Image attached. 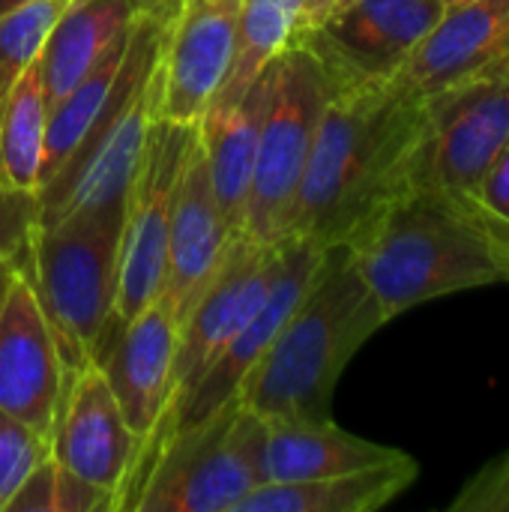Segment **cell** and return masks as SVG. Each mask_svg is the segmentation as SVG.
<instances>
[{"mask_svg":"<svg viewBox=\"0 0 509 512\" xmlns=\"http://www.w3.org/2000/svg\"><path fill=\"white\" fill-rule=\"evenodd\" d=\"M426 102L396 81L330 90L294 198L288 234L342 246L414 189Z\"/></svg>","mask_w":509,"mask_h":512,"instance_id":"1","label":"cell"},{"mask_svg":"<svg viewBox=\"0 0 509 512\" xmlns=\"http://www.w3.org/2000/svg\"><path fill=\"white\" fill-rule=\"evenodd\" d=\"M384 315L509 282V243L468 195L411 189L342 243Z\"/></svg>","mask_w":509,"mask_h":512,"instance_id":"2","label":"cell"},{"mask_svg":"<svg viewBox=\"0 0 509 512\" xmlns=\"http://www.w3.org/2000/svg\"><path fill=\"white\" fill-rule=\"evenodd\" d=\"M387 321L348 249L330 246L309 291L246 375L240 399L261 417H330L345 366Z\"/></svg>","mask_w":509,"mask_h":512,"instance_id":"3","label":"cell"},{"mask_svg":"<svg viewBox=\"0 0 509 512\" xmlns=\"http://www.w3.org/2000/svg\"><path fill=\"white\" fill-rule=\"evenodd\" d=\"M180 0L153 3L138 21L126 69L63 168L36 192V225L123 201L153 123L162 117V42Z\"/></svg>","mask_w":509,"mask_h":512,"instance_id":"4","label":"cell"},{"mask_svg":"<svg viewBox=\"0 0 509 512\" xmlns=\"http://www.w3.org/2000/svg\"><path fill=\"white\" fill-rule=\"evenodd\" d=\"M126 198L30 228L27 246L15 255L30 276L54 327L63 378L99 363L114 333L117 255Z\"/></svg>","mask_w":509,"mask_h":512,"instance_id":"5","label":"cell"},{"mask_svg":"<svg viewBox=\"0 0 509 512\" xmlns=\"http://www.w3.org/2000/svg\"><path fill=\"white\" fill-rule=\"evenodd\" d=\"M264 435V417L240 396L231 399L210 420L141 447L153 450L150 471L138 477L123 510L234 512L267 483Z\"/></svg>","mask_w":509,"mask_h":512,"instance_id":"6","label":"cell"},{"mask_svg":"<svg viewBox=\"0 0 509 512\" xmlns=\"http://www.w3.org/2000/svg\"><path fill=\"white\" fill-rule=\"evenodd\" d=\"M267 78V108L258 129L243 237L261 246H276L288 237L294 198L330 84L306 45L282 51L267 66Z\"/></svg>","mask_w":509,"mask_h":512,"instance_id":"7","label":"cell"},{"mask_svg":"<svg viewBox=\"0 0 509 512\" xmlns=\"http://www.w3.org/2000/svg\"><path fill=\"white\" fill-rule=\"evenodd\" d=\"M198 126L156 120L126 192L120 255H117V297L114 324H126L150 303L162 300L168 270L171 213L180 183V168ZM114 327V330H117Z\"/></svg>","mask_w":509,"mask_h":512,"instance_id":"8","label":"cell"},{"mask_svg":"<svg viewBox=\"0 0 509 512\" xmlns=\"http://www.w3.org/2000/svg\"><path fill=\"white\" fill-rule=\"evenodd\" d=\"M423 102L414 189L471 195L509 144V57Z\"/></svg>","mask_w":509,"mask_h":512,"instance_id":"9","label":"cell"},{"mask_svg":"<svg viewBox=\"0 0 509 512\" xmlns=\"http://www.w3.org/2000/svg\"><path fill=\"white\" fill-rule=\"evenodd\" d=\"M327 249L330 246H321L300 234H288L285 240L276 243V273L264 303L219 351V357L204 369V375L168 408L162 426L144 441V447L210 420L222 405L240 396L246 375L264 357V351L270 348V342L276 339V333L282 330V324L288 321V315L297 309L312 279L318 276Z\"/></svg>","mask_w":509,"mask_h":512,"instance_id":"10","label":"cell"},{"mask_svg":"<svg viewBox=\"0 0 509 512\" xmlns=\"http://www.w3.org/2000/svg\"><path fill=\"white\" fill-rule=\"evenodd\" d=\"M441 12V0H342L300 45L315 54L330 90L381 84L399 75Z\"/></svg>","mask_w":509,"mask_h":512,"instance_id":"11","label":"cell"},{"mask_svg":"<svg viewBox=\"0 0 509 512\" xmlns=\"http://www.w3.org/2000/svg\"><path fill=\"white\" fill-rule=\"evenodd\" d=\"M51 456L81 480L114 495V507L120 510L141 456V441L126 426L99 363H87L63 378Z\"/></svg>","mask_w":509,"mask_h":512,"instance_id":"12","label":"cell"},{"mask_svg":"<svg viewBox=\"0 0 509 512\" xmlns=\"http://www.w3.org/2000/svg\"><path fill=\"white\" fill-rule=\"evenodd\" d=\"M63 396V360L45 306L18 267L0 306V408L51 438Z\"/></svg>","mask_w":509,"mask_h":512,"instance_id":"13","label":"cell"},{"mask_svg":"<svg viewBox=\"0 0 509 512\" xmlns=\"http://www.w3.org/2000/svg\"><path fill=\"white\" fill-rule=\"evenodd\" d=\"M276 273V246H261L246 237L234 240L222 267L177 327L174 396L171 405L204 375L219 351L264 303ZM168 405V408H171Z\"/></svg>","mask_w":509,"mask_h":512,"instance_id":"14","label":"cell"},{"mask_svg":"<svg viewBox=\"0 0 509 512\" xmlns=\"http://www.w3.org/2000/svg\"><path fill=\"white\" fill-rule=\"evenodd\" d=\"M234 51L237 9L216 0H180L159 60L162 120L198 126L231 72Z\"/></svg>","mask_w":509,"mask_h":512,"instance_id":"15","label":"cell"},{"mask_svg":"<svg viewBox=\"0 0 509 512\" xmlns=\"http://www.w3.org/2000/svg\"><path fill=\"white\" fill-rule=\"evenodd\" d=\"M174 354L177 318L165 300H156L120 324L111 333V345L99 357L120 414L141 447L168 414L174 396Z\"/></svg>","mask_w":509,"mask_h":512,"instance_id":"16","label":"cell"},{"mask_svg":"<svg viewBox=\"0 0 509 512\" xmlns=\"http://www.w3.org/2000/svg\"><path fill=\"white\" fill-rule=\"evenodd\" d=\"M234 240L240 237L231 234L219 210L207 174V159L195 132L180 168V183L171 213V237H168V270L162 288V300L177 318V327L186 321V315L192 312V306L198 303V297L222 267Z\"/></svg>","mask_w":509,"mask_h":512,"instance_id":"17","label":"cell"},{"mask_svg":"<svg viewBox=\"0 0 509 512\" xmlns=\"http://www.w3.org/2000/svg\"><path fill=\"white\" fill-rule=\"evenodd\" d=\"M507 57L509 0H471L444 6L393 81L411 96L429 99Z\"/></svg>","mask_w":509,"mask_h":512,"instance_id":"18","label":"cell"},{"mask_svg":"<svg viewBox=\"0 0 509 512\" xmlns=\"http://www.w3.org/2000/svg\"><path fill=\"white\" fill-rule=\"evenodd\" d=\"M267 483H303L372 468L402 450L345 432L330 417H264Z\"/></svg>","mask_w":509,"mask_h":512,"instance_id":"19","label":"cell"},{"mask_svg":"<svg viewBox=\"0 0 509 512\" xmlns=\"http://www.w3.org/2000/svg\"><path fill=\"white\" fill-rule=\"evenodd\" d=\"M267 84L270 78L264 69L240 102L225 108H210L198 123V141L207 159L210 186L234 237H243L258 129L267 108Z\"/></svg>","mask_w":509,"mask_h":512,"instance_id":"20","label":"cell"},{"mask_svg":"<svg viewBox=\"0 0 509 512\" xmlns=\"http://www.w3.org/2000/svg\"><path fill=\"white\" fill-rule=\"evenodd\" d=\"M420 474V465L399 453L390 462L303 483H264L234 512H375L393 504Z\"/></svg>","mask_w":509,"mask_h":512,"instance_id":"21","label":"cell"},{"mask_svg":"<svg viewBox=\"0 0 509 512\" xmlns=\"http://www.w3.org/2000/svg\"><path fill=\"white\" fill-rule=\"evenodd\" d=\"M153 3L159 0H72L39 57V81L48 102L57 105L102 51Z\"/></svg>","mask_w":509,"mask_h":512,"instance_id":"22","label":"cell"},{"mask_svg":"<svg viewBox=\"0 0 509 512\" xmlns=\"http://www.w3.org/2000/svg\"><path fill=\"white\" fill-rule=\"evenodd\" d=\"M303 30H306V0H243L237 9L234 63L210 108H225L240 102L243 93L252 87V81L282 51L300 45Z\"/></svg>","mask_w":509,"mask_h":512,"instance_id":"23","label":"cell"},{"mask_svg":"<svg viewBox=\"0 0 509 512\" xmlns=\"http://www.w3.org/2000/svg\"><path fill=\"white\" fill-rule=\"evenodd\" d=\"M144 15V12H141ZM138 15V18H141ZM135 18V21H138ZM132 36H135V24L120 33L105 51L102 57L81 75V81L57 102L51 105L48 114V135H45V159H42V177H39V189L63 168V162L72 156V150L78 147V141L87 135V129L96 123V117L102 114V108L108 105L129 51H132ZM36 189V192H39Z\"/></svg>","mask_w":509,"mask_h":512,"instance_id":"24","label":"cell"},{"mask_svg":"<svg viewBox=\"0 0 509 512\" xmlns=\"http://www.w3.org/2000/svg\"><path fill=\"white\" fill-rule=\"evenodd\" d=\"M51 102L39 81V63H33L0 96V174L27 195H36L45 159Z\"/></svg>","mask_w":509,"mask_h":512,"instance_id":"25","label":"cell"},{"mask_svg":"<svg viewBox=\"0 0 509 512\" xmlns=\"http://www.w3.org/2000/svg\"><path fill=\"white\" fill-rule=\"evenodd\" d=\"M72 0H24L0 12V96L39 63L42 48Z\"/></svg>","mask_w":509,"mask_h":512,"instance_id":"26","label":"cell"},{"mask_svg":"<svg viewBox=\"0 0 509 512\" xmlns=\"http://www.w3.org/2000/svg\"><path fill=\"white\" fill-rule=\"evenodd\" d=\"M117 510L114 495L81 480L48 456L9 501L6 512H102Z\"/></svg>","mask_w":509,"mask_h":512,"instance_id":"27","label":"cell"},{"mask_svg":"<svg viewBox=\"0 0 509 512\" xmlns=\"http://www.w3.org/2000/svg\"><path fill=\"white\" fill-rule=\"evenodd\" d=\"M51 456V438L0 408V512L27 483V477Z\"/></svg>","mask_w":509,"mask_h":512,"instance_id":"28","label":"cell"},{"mask_svg":"<svg viewBox=\"0 0 509 512\" xmlns=\"http://www.w3.org/2000/svg\"><path fill=\"white\" fill-rule=\"evenodd\" d=\"M36 222V195L12 189L0 174V258H15Z\"/></svg>","mask_w":509,"mask_h":512,"instance_id":"29","label":"cell"},{"mask_svg":"<svg viewBox=\"0 0 509 512\" xmlns=\"http://www.w3.org/2000/svg\"><path fill=\"white\" fill-rule=\"evenodd\" d=\"M462 512H509V453L486 465L450 504Z\"/></svg>","mask_w":509,"mask_h":512,"instance_id":"30","label":"cell"},{"mask_svg":"<svg viewBox=\"0 0 509 512\" xmlns=\"http://www.w3.org/2000/svg\"><path fill=\"white\" fill-rule=\"evenodd\" d=\"M468 198L480 207V213L495 225V231L509 243V144L498 153V159L480 177L477 189Z\"/></svg>","mask_w":509,"mask_h":512,"instance_id":"31","label":"cell"},{"mask_svg":"<svg viewBox=\"0 0 509 512\" xmlns=\"http://www.w3.org/2000/svg\"><path fill=\"white\" fill-rule=\"evenodd\" d=\"M15 270H18V261L15 258H0V306H3V297L15 279Z\"/></svg>","mask_w":509,"mask_h":512,"instance_id":"32","label":"cell"},{"mask_svg":"<svg viewBox=\"0 0 509 512\" xmlns=\"http://www.w3.org/2000/svg\"><path fill=\"white\" fill-rule=\"evenodd\" d=\"M18 3H24V0H0V12H6V9H12Z\"/></svg>","mask_w":509,"mask_h":512,"instance_id":"33","label":"cell"},{"mask_svg":"<svg viewBox=\"0 0 509 512\" xmlns=\"http://www.w3.org/2000/svg\"><path fill=\"white\" fill-rule=\"evenodd\" d=\"M216 3H222V6H231V9H240V3H243V0H216Z\"/></svg>","mask_w":509,"mask_h":512,"instance_id":"34","label":"cell"},{"mask_svg":"<svg viewBox=\"0 0 509 512\" xmlns=\"http://www.w3.org/2000/svg\"><path fill=\"white\" fill-rule=\"evenodd\" d=\"M444 6H459V3H471V0H441Z\"/></svg>","mask_w":509,"mask_h":512,"instance_id":"35","label":"cell"}]
</instances>
